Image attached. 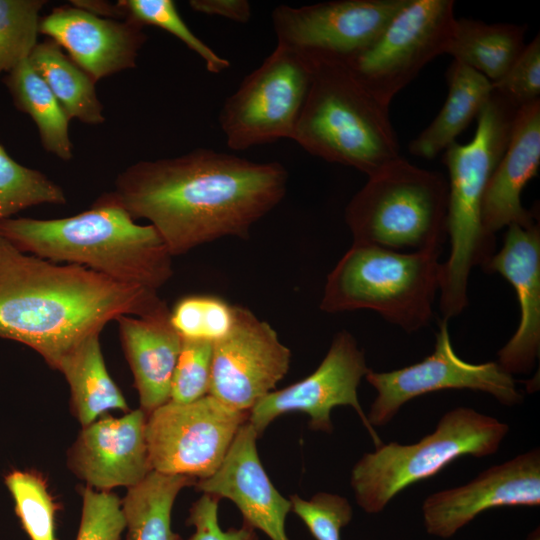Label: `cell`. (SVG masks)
I'll list each match as a JSON object with an SVG mask.
<instances>
[{
	"label": "cell",
	"mask_w": 540,
	"mask_h": 540,
	"mask_svg": "<svg viewBox=\"0 0 540 540\" xmlns=\"http://www.w3.org/2000/svg\"><path fill=\"white\" fill-rule=\"evenodd\" d=\"M287 182L279 162L198 148L128 166L105 195L134 220L150 221L173 257L223 237L248 238L284 198Z\"/></svg>",
	"instance_id": "6da1fadb"
},
{
	"label": "cell",
	"mask_w": 540,
	"mask_h": 540,
	"mask_svg": "<svg viewBox=\"0 0 540 540\" xmlns=\"http://www.w3.org/2000/svg\"><path fill=\"white\" fill-rule=\"evenodd\" d=\"M163 302L157 291L25 253L0 236V337L29 346L53 369L108 322Z\"/></svg>",
	"instance_id": "7a4b0ae2"
},
{
	"label": "cell",
	"mask_w": 540,
	"mask_h": 540,
	"mask_svg": "<svg viewBox=\"0 0 540 540\" xmlns=\"http://www.w3.org/2000/svg\"><path fill=\"white\" fill-rule=\"evenodd\" d=\"M0 236L25 253L84 266L153 291L173 275L172 256L154 227L136 223L105 194L88 210L70 217L0 220Z\"/></svg>",
	"instance_id": "3957f363"
},
{
	"label": "cell",
	"mask_w": 540,
	"mask_h": 540,
	"mask_svg": "<svg viewBox=\"0 0 540 540\" xmlns=\"http://www.w3.org/2000/svg\"><path fill=\"white\" fill-rule=\"evenodd\" d=\"M518 108L503 96L492 94L477 116L471 141L452 143L445 149L447 167V235L450 255L441 265L440 309L444 319L460 314L468 304L471 270L482 269L495 253V237L482 226V203L489 179L502 157Z\"/></svg>",
	"instance_id": "277c9868"
},
{
	"label": "cell",
	"mask_w": 540,
	"mask_h": 540,
	"mask_svg": "<svg viewBox=\"0 0 540 540\" xmlns=\"http://www.w3.org/2000/svg\"><path fill=\"white\" fill-rule=\"evenodd\" d=\"M313 62L312 82L292 140L316 157L354 167L368 177L400 157L389 106L345 62Z\"/></svg>",
	"instance_id": "5b68a950"
},
{
	"label": "cell",
	"mask_w": 540,
	"mask_h": 540,
	"mask_svg": "<svg viewBox=\"0 0 540 540\" xmlns=\"http://www.w3.org/2000/svg\"><path fill=\"white\" fill-rule=\"evenodd\" d=\"M441 250L410 253L353 243L328 274L320 309H368L408 333L426 326L439 291Z\"/></svg>",
	"instance_id": "8992f818"
},
{
	"label": "cell",
	"mask_w": 540,
	"mask_h": 540,
	"mask_svg": "<svg viewBox=\"0 0 540 540\" xmlns=\"http://www.w3.org/2000/svg\"><path fill=\"white\" fill-rule=\"evenodd\" d=\"M447 211L446 178L400 156L368 177L348 203L345 221L353 243L442 251Z\"/></svg>",
	"instance_id": "52a82bcc"
},
{
	"label": "cell",
	"mask_w": 540,
	"mask_h": 540,
	"mask_svg": "<svg viewBox=\"0 0 540 540\" xmlns=\"http://www.w3.org/2000/svg\"><path fill=\"white\" fill-rule=\"evenodd\" d=\"M508 431L506 423L492 416L454 408L418 442L382 443L364 454L351 471L356 501L365 512L379 513L401 491L433 477L456 459L494 454Z\"/></svg>",
	"instance_id": "ba28073f"
},
{
	"label": "cell",
	"mask_w": 540,
	"mask_h": 540,
	"mask_svg": "<svg viewBox=\"0 0 540 540\" xmlns=\"http://www.w3.org/2000/svg\"><path fill=\"white\" fill-rule=\"evenodd\" d=\"M313 72L312 59L277 44L221 108L219 123L228 147L246 150L292 139Z\"/></svg>",
	"instance_id": "9c48e42d"
},
{
	"label": "cell",
	"mask_w": 540,
	"mask_h": 540,
	"mask_svg": "<svg viewBox=\"0 0 540 540\" xmlns=\"http://www.w3.org/2000/svg\"><path fill=\"white\" fill-rule=\"evenodd\" d=\"M453 0H408L379 38L345 63L384 105L430 61L446 54L456 18Z\"/></svg>",
	"instance_id": "30bf717a"
},
{
	"label": "cell",
	"mask_w": 540,
	"mask_h": 540,
	"mask_svg": "<svg viewBox=\"0 0 540 540\" xmlns=\"http://www.w3.org/2000/svg\"><path fill=\"white\" fill-rule=\"evenodd\" d=\"M249 412L211 395L187 403L168 401L147 415L146 441L153 471L200 480L223 462Z\"/></svg>",
	"instance_id": "8fae6325"
},
{
	"label": "cell",
	"mask_w": 540,
	"mask_h": 540,
	"mask_svg": "<svg viewBox=\"0 0 540 540\" xmlns=\"http://www.w3.org/2000/svg\"><path fill=\"white\" fill-rule=\"evenodd\" d=\"M377 396L367 415L372 427L390 422L408 401L428 393L447 389H470L492 395L500 403L513 406L523 397L512 375L497 362L473 364L454 351L448 320L439 321L432 354L415 364L389 372L365 375Z\"/></svg>",
	"instance_id": "7c38bea8"
},
{
	"label": "cell",
	"mask_w": 540,
	"mask_h": 540,
	"mask_svg": "<svg viewBox=\"0 0 540 540\" xmlns=\"http://www.w3.org/2000/svg\"><path fill=\"white\" fill-rule=\"evenodd\" d=\"M408 0H336L272 12L277 44L313 60L346 62L369 48Z\"/></svg>",
	"instance_id": "4fadbf2b"
},
{
	"label": "cell",
	"mask_w": 540,
	"mask_h": 540,
	"mask_svg": "<svg viewBox=\"0 0 540 540\" xmlns=\"http://www.w3.org/2000/svg\"><path fill=\"white\" fill-rule=\"evenodd\" d=\"M369 370L364 352L354 336L342 330L335 335L326 356L313 373L261 398L249 410L248 422L259 437L275 418L300 411L310 417L311 429L330 433L333 430L331 410L347 405L357 412L378 447L383 442L370 425L357 395L361 379Z\"/></svg>",
	"instance_id": "5bb4252c"
},
{
	"label": "cell",
	"mask_w": 540,
	"mask_h": 540,
	"mask_svg": "<svg viewBox=\"0 0 540 540\" xmlns=\"http://www.w3.org/2000/svg\"><path fill=\"white\" fill-rule=\"evenodd\" d=\"M290 359L289 348L269 323L234 305L231 329L213 343L209 395L249 412L287 374Z\"/></svg>",
	"instance_id": "9a60e30c"
},
{
	"label": "cell",
	"mask_w": 540,
	"mask_h": 540,
	"mask_svg": "<svg viewBox=\"0 0 540 540\" xmlns=\"http://www.w3.org/2000/svg\"><path fill=\"white\" fill-rule=\"evenodd\" d=\"M539 505L540 452L533 449L484 470L465 485L431 494L422 513L429 534L449 538L489 509Z\"/></svg>",
	"instance_id": "2e32d148"
},
{
	"label": "cell",
	"mask_w": 540,
	"mask_h": 540,
	"mask_svg": "<svg viewBox=\"0 0 540 540\" xmlns=\"http://www.w3.org/2000/svg\"><path fill=\"white\" fill-rule=\"evenodd\" d=\"M147 414L102 416L83 427L67 453L69 469L97 491L132 488L152 471L146 441Z\"/></svg>",
	"instance_id": "e0dca14e"
},
{
	"label": "cell",
	"mask_w": 540,
	"mask_h": 540,
	"mask_svg": "<svg viewBox=\"0 0 540 540\" xmlns=\"http://www.w3.org/2000/svg\"><path fill=\"white\" fill-rule=\"evenodd\" d=\"M143 27L131 18L101 17L70 4L41 17L39 32L56 42L97 82L136 67L147 40Z\"/></svg>",
	"instance_id": "ac0fdd59"
},
{
	"label": "cell",
	"mask_w": 540,
	"mask_h": 540,
	"mask_svg": "<svg viewBox=\"0 0 540 540\" xmlns=\"http://www.w3.org/2000/svg\"><path fill=\"white\" fill-rule=\"evenodd\" d=\"M258 435L247 421L238 430L223 462L210 477L196 481L205 494L231 500L244 523L263 531L271 540H289L285 531L290 500L274 487L258 456Z\"/></svg>",
	"instance_id": "d6986e66"
},
{
	"label": "cell",
	"mask_w": 540,
	"mask_h": 540,
	"mask_svg": "<svg viewBox=\"0 0 540 540\" xmlns=\"http://www.w3.org/2000/svg\"><path fill=\"white\" fill-rule=\"evenodd\" d=\"M499 273L514 287L520 309V322L510 340L499 350L497 363L509 374L530 372L540 348V229L530 226L507 227L502 248L484 268Z\"/></svg>",
	"instance_id": "ffe728a7"
},
{
	"label": "cell",
	"mask_w": 540,
	"mask_h": 540,
	"mask_svg": "<svg viewBox=\"0 0 540 540\" xmlns=\"http://www.w3.org/2000/svg\"><path fill=\"white\" fill-rule=\"evenodd\" d=\"M540 166V99L518 108L506 149L495 167L483 198L482 226L495 233L513 224L530 226L535 215L521 203L525 185Z\"/></svg>",
	"instance_id": "44dd1931"
},
{
	"label": "cell",
	"mask_w": 540,
	"mask_h": 540,
	"mask_svg": "<svg viewBox=\"0 0 540 540\" xmlns=\"http://www.w3.org/2000/svg\"><path fill=\"white\" fill-rule=\"evenodd\" d=\"M115 321L134 377L140 409L148 415L170 400L182 338L171 323L165 301L148 314L121 315Z\"/></svg>",
	"instance_id": "7402d4cb"
},
{
	"label": "cell",
	"mask_w": 540,
	"mask_h": 540,
	"mask_svg": "<svg viewBox=\"0 0 540 540\" xmlns=\"http://www.w3.org/2000/svg\"><path fill=\"white\" fill-rule=\"evenodd\" d=\"M448 94L434 120L409 144L414 156L433 159L445 150L488 102L492 82L476 70L453 60L447 73Z\"/></svg>",
	"instance_id": "603a6c76"
},
{
	"label": "cell",
	"mask_w": 540,
	"mask_h": 540,
	"mask_svg": "<svg viewBox=\"0 0 540 540\" xmlns=\"http://www.w3.org/2000/svg\"><path fill=\"white\" fill-rule=\"evenodd\" d=\"M99 337L100 333L87 336L57 368L67 380L73 413L83 427L109 410L128 411L125 397L107 371Z\"/></svg>",
	"instance_id": "cb8c5ba5"
},
{
	"label": "cell",
	"mask_w": 540,
	"mask_h": 540,
	"mask_svg": "<svg viewBox=\"0 0 540 540\" xmlns=\"http://www.w3.org/2000/svg\"><path fill=\"white\" fill-rule=\"evenodd\" d=\"M525 31V26L510 23L487 24L475 19H456L446 54L493 83L522 52Z\"/></svg>",
	"instance_id": "d4e9b609"
},
{
	"label": "cell",
	"mask_w": 540,
	"mask_h": 540,
	"mask_svg": "<svg viewBox=\"0 0 540 540\" xmlns=\"http://www.w3.org/2000/svg\"><path fill=\"white\" fill-rule=\"evenodd\" d=\"M29 62L45 81L69 120L88 125L105 122L95 80L79 67L53 40L36 45Z\"/></svg>",
	"instance_id": "484cf974"
},
{
	"label": "cell",
	"mask_w": 540,
	"mask_h": 540,
	"mask_svg": "<svg viewBox=\"0 0 540 540\" xmlns=\"http://www.w3.org/2000/svg\"><path fill=\"white\" fill-rule=\"evenodd\" d=\"M3 81L15 107L35 123L43 148L61 160H70L73 156L70 120L29 59L8 72Z\"/></svg>",
	"instance_id": "4316f807"
},
{
	"label": "cell",
	"mask_w": 540,
	"mask_h": 540,
	"mask_svg": "<svg viewBox=\"0 0 540 540\" xmlns=\"http://www.w3.org/2000/svg\"><path fill=\"white\" fill-rule=\"evenodd\" d=\"M196 479L152 471L129 488L121 500L127 540H182L171 529V512L178 493Z\"/></svg>",
	"instance_id": "83f0119b"
},
{
	"label": "cell",
	"mask_w": 540,
	"mask_h": 540,
	"mask_svg": "<svg viewBox=\"0 0 540 540\" xmlns=\"http://www.w3.org/2000/svg\"><path fill=\"white\" fill-rule=\"evenodd\" d=\"M66 202L58 184L41 171L15 161L0 144V220L32 206Z\"/></svg>",
	"instance_id": "f1b7e54d"
},
{
	"label": "cell",
	"mask_w": 540,
	"mask_h": 540,
	"mask_svg": "<svg viewBox=\"0 0 540 540\" xmlns=\"http://www.w3.org/2000/svg\"><path fill=\"white\" fill-rule=\"evenodd\" d=\"M4 482L14 503L20 524L30 540L55 539L57 505L45 478L33 470H12Z\"/></svg>",
	"instance_id": "f546056e"
},
{
	"label": "cell",
	"mask_w": 540,
	"mask_h": 540,
	"mask_svg": "<svg viewBox=\"0 0 540 540\" xmlns=\"http://www.w3.org/2000/svg\"><path fill=\"white\" fill-rule=\"evenodd\" d=\"M45 0H0V75L29 59L38 44Z\"/></svg>",
	"instance_id": "4dcf8cb0"
},
{
	"label": "cell",
	"mask_w": 540,
	"mask_h": 540,
	"mask_svg": "<svg viewBox=\"0 0 540 540\" xmlns=\"http://www.w3.org/2000/svg\"><path fill=\"white\" fill-rule=\"evenodd\" d=\"M127 18L143 26L161 28L181 40L205 63L206 69L214 74L226 70L230 62L217 54L187 26L179 15L172 0H120Z\"/></svg>",
	"instance_id": "1f68e13d"
},
{
	"label": "cell",
	"mask_w": 540,
	"mask_h": 540,
	"mask_svg": "<svg viewBox=\"0 0 540 540\" xmlns=\"http://www.w3.org/2000/svg\"><path fill=\"white\" fill-rule=\"evenodd\" d=\"M170 320L181 338L214 343L231 329L234 305L213 295H189L170 310Z\"/></svg>",
	"instance_id": "d6a6232c"
},
{
	"label": "cell",
	"mask_w": 540,
	"mask_h": 540,
	"mask_svg": "<svg viewBox=\"0 0 540 540\" xmlns=\"http://www.w3.org/2000/svg\"><path fill=\"white\" fill-rule=\"evenodd\" d=\"M213 342L184 339L173 372L170 401L187 404L209 394Z\"/></svg>",
	"instance_id": "836d02e7"
},
{
	"label": "cell",
	"mask_w": 540,
	"mask_h": 540,
	"mask_svg": "<svg viewBox=\"0 0 540 540\" xmlns=\"http://www.w3.org/2000/svg\"><path fill=\"white\" fill-rule=\"evenodd\" d=\"M291 510L304 522L316 540H340L341 530L352 519V507L345 497L317 493L310 500L290 496Z\"/></svg>",
	"instance_id": "e575fe53"
},
{
	"label": "cell",
	"mask_w": 540,
	"mask_h": 540,
	"mask_svg": "<svg viewBox=\"0 0 540 540\" xmlns=\"http://www.w3.org/2000/svg\"><path fill=\"white\" fill-rule=\"evenodd\" d=\"M82 512L76 540H120L126 527L121 499L110 491L81 489Z\"/></svg>",
	"instance_id": "d590c367"
},
{
	"label": "cell",
	"mask_w": 540,
	"mask_h": 540,
	"mask_svg": "<svg viewBox=\"0 0 540 540\" xmlns=\"http://www.w3.org/2000/svg\"><path fill=\"white\" fill-rule=\"evenodd\" d=\"M493 90L516 108L539 100L540 37L537 34L512 63L505 74L492 83Z\"/></svg>",
	"instance_id": "8d00e7d4"
},
{
	"label": "cell",
	"mask_w": 540,
	"mask_h": 540,
	"mask_svg": "<svg viewBox=\"0 0 540 540\" xmlns=\"http://www.w3.org/2000/svg\"><path fill=\"white\" fill-rule=\"evenodd\" d=\"M216 496L203 494L191 507L187 523L195 527L188 540H257L254 529L245 524L239 528L223 531L218 523Z\"/></svg>",
	"instance_id": "74e56055"
},
{
	"label": "cell",
	"mask_w": 540,
	"mask_h": 540,
	"mask_svg": "<svg viewBox=\"0 0 540 540\" xmlns=\"http://www.w3.org/2000/svg\"><path fill=\"white\" fill-rule=\"evenodd\" d=\"M189 6L195 12L239 23H246L251 17V5L247 0H191Z\"/></svg>",
	"instance_id": "f35d334b"
},
{
	"label": "cell",
	"mask_w": 540,
	"mask_h": 540,
	"mask_svg": "<svg viewBox=\"0 0 540 540\" xmlns=\"http://www.w3.org/2000/svg\"><path fill=\"white\" fill-rule=\"evenodd\" d=\"M72 6L86 10L97 16L113 18V19H126V13L119 3L112 4L106 1H87V0H75L70 1Z\"/></svg>",
	"instance_id": "ab89813d"
},
{
	"label": "cell",
	"mask_w": 540,
	"mask_h": 540,
	"mask_svg": "<svg viewBox=\"0 0 540 540\" xmlns=\"http://www.w3.org/2000/svg\"><path fill=\"white\" fill-rule=\"evenodd\" d=\"M528 540H540L538 531L537 533L535 532L533 535H531Z\"/></svg>",
	"instance_id": "60d3db41"
}]
</instances>
